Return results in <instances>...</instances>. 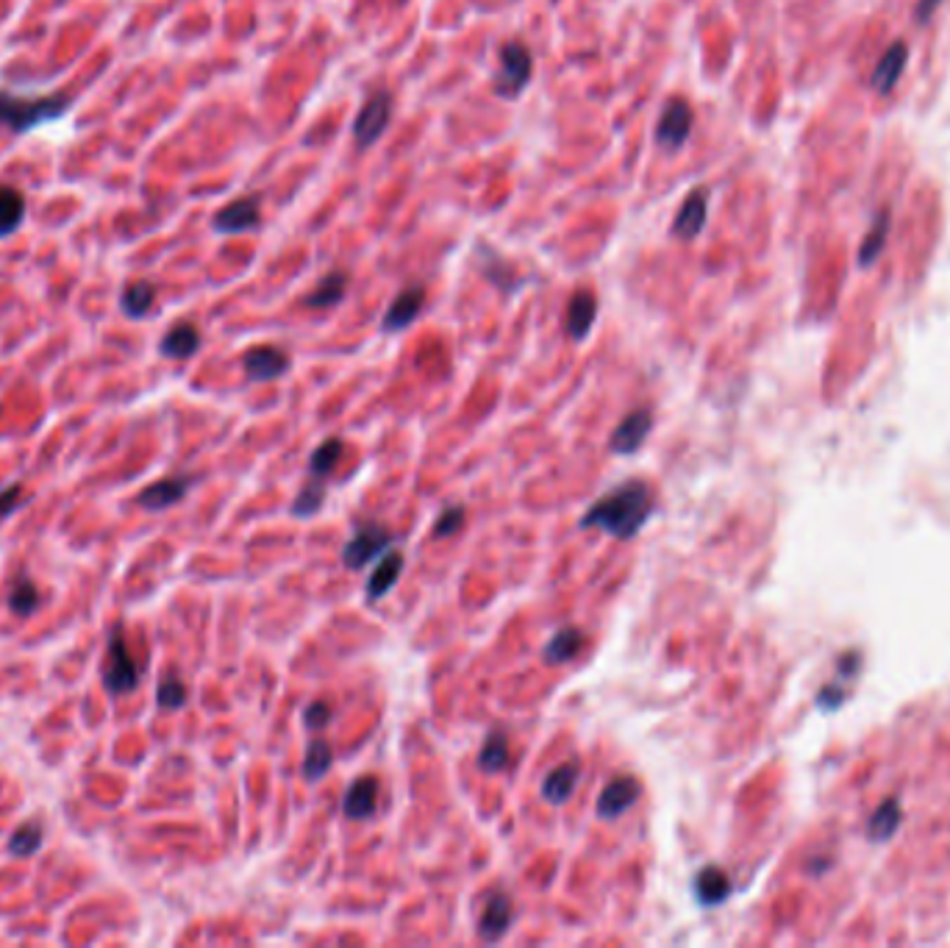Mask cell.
Instances as JSON below:
<instances>
[{
	"label": "cell",
	"mask_w": 950,
	"mask_h": 948,
	"mask_svg": "<svg viewBox=\"0 0 950 948\" xmlns=\"http://www.w3.org/2000/svg\"><path fill=\"white\" fill-rule=\"evenodd\" d=\"M461 523H464V509L461 507H450V509H445L442 514H439V520H437V525H434V538H450V534L453 532H459L461 529Z\"/></svg>",
	"instance_id": "35"
},
{
	"label": "cell",
	"mask_w": 950,
	"mask_h": 948,
	"mask_svg": "<svg viewBox=\"0 0 950 948\" xmlns=\"http://www.w3.org/2000/svg\"><path fill=\"white\" fill-rule=\"evenodd\" d=\"M378 793H382V784L376 777H362L347 788L345 793V815L351 821H362V817H370L378 806Z\"/></svg>",
	"instance_id": "16"
},
{
	"label": "cell",
	"mask_w": 950,
	"mask_h": 948,
	"mask_svg": "<svg viewBox=\"0 0 950 948\" xmlns=\"http://www.w3.org/2000/svg\"><path fill=\"white\" fill-rule=\"evenodd\" d=\"M323 501H325V485L317 479V476H314V479L306 481V485H303V490L297 492L292 512H295L297 518H312V514L320 512Z\"/></svg>",
	"instance_id": "32"
},
{
	"label": "cell",
	"mask_w": 950,
	"mask_h": 948,
	"mask_svg": "<svg viewBox=\"0 0 950 948\" xmlns=\"http://www.w3.org/2000/svg\"><path fill=\"white\" fill-rule=\"evenodd\" d=\"M639 793H643V788H639V782L634 777L612 779L598 799V815L601 817H620L623 812L631 810V806L637 804Z\"/></svg>",
	"instance_id": "13"
},
{
	"label": "cell",
	"mask_w": 950,
	"mask_h": 948,
	"mask_svg": "<svg viewBox=\"0 0 950 948\" xmlns=\"http://www.w3.org/2000/svg\"><path fill=\"white\" fill-rule=\"evenodd\" d=\"M70 106H73V97L64 95V92L45 97H23L0 90V128L12 134H29L34 128L48 126V123L62 121Z\"/></svg>",
	"instance_id": "2"
},
{
	"label": "cell",
	"mask_w": 950,
	"mask_h": 948,
	"mask_svg": "<svg viewBox=\"0 0 950 948\" xmlns=\"http://www.w3.org/2000/svg\"><path fill=\"white\" fill-rule=\"evenodd\" d=\"M139 676L143 668L132 659L126 646V637H123V628L117 626L108 637L106 646V663H103V687H106L112 696H126V692L137 690Z\"/></svg>",
	"instance_id": "3"
},
{
	"label": "cell",
	"mask_w": 950,
	"mask_h": 948,
	"mask_svg": "<svg viewBox=\"0 0 950 948\" xmlns=\"http://www.w3.org/2000/svg\"><path fill=\"white\" fill-rule=\"evenodd\" d=\"M156 698H159V707L161 709H178L187 704V687H184V681L178 679H165L159 685V692H156Z\"/></svg>",
	"instance_id": "34"
},
{
	"label": "cell",
	"mask_w": 950,
	"mask_h": 948,
	"mask_svg": "<svg viewBox=\"0 0 950 948\" xmlns=\"http://www.w3.org/2000/svg\"><path fill=\"white\" fill-rule=\"evenodd\" d=\"M937 7H939V0H920V3H917V9H915L917 23H926V20L931 18L933 12H937Z\"/></svg>",
	"instance_id": "38"
},
{
	"label": "cell",
	"mask_w": 950,
	"mask_h": 948,
	"mask_svg": "<svg viewBox=\"0 0 950 948\" xmlns=\"http://www.w3.org/2000/svg\"><path fill=\"white\" fill-rule=\"evenodd\" d=\"M584 646H586L584 632L575 626H564L558 628L556 635L551 637V643L545 646V659L551 665L570 663V659H575L581 652H584Z\"/></svg>",
	"instance_id": "22"
},
{
	"label": "cell",
	"mask_w": 950,
	"mask_h": 948,
	"mask_svg": "<svg viewBox=\"0 0 950 948\" xmlns=\"http://www.w3.org/2000/svg\"><path fill=\"white\" fill-rule=\"evenodd\" d=\"M345 290H347V275L342 273V270H334V273L320 279V284L314 287L312 295L306 298V306H314V309L336 306V303L345 298Z\"/></svg>",
	"instance_id": "25"
},
{
	"label": "cell",
	"mask_w": 950,
	"mask_h": 948,
	"mask_svg": "<svg viewBox=\"0 0 950 948\" xmlns=\"http://www.w3.org/2000/svg\"><path fill=\"white\" fill-rule=\"evenodd\" d=\"M23 501H25L23 487L20 485L3 487V490H0V523H3L7 518H12V514L23 507Z\"/></svg>",
	"instance_id": "36"
},
{
	"label": "cell",
	"mask_w": 950,
	"mask_h": 948,
	"mask_svg": "<svg viewBox=\"0 0 950 948\" xmlns=\"http://www.w3.org/2000/svg\"><path fill=\"white\" fill-rule=\"evenodd\" d=\"M695 126L692 106L683 97H672L661 110L659 123H656V143L665 150H678L689 139Z\"/></svg>",
	"instance_id": "6"
},
{
	"label": "cell",
	"mask_w": 950,
	"mask_h": 948,
	"mask_svg": "<svg viewBox=\"0 0 950 948\" xmlns=\"http://www.w3.org/2000/svg\"><path fill=\"white\" fill-rule=\"evenodd\" d=\"M40 846H42V826L36 821L20 823V826L12 832V837H9V854H14V857L20 860L34 857V854L40 852Z\"/></svg>",
	"instance_id": "29"
},
{
	"label": "cell",
	"mask_w": 950,
	"mask_h": 948,
	"mask_svg": "<svg viewBox=\"0 0 950 948\" xmlns=\"http://www.w3.org/2000/svg\"><path fill=\"white\" fill-rule=\"evenodd\" d=\"M509 754H512V751H509V735L495 729L484 740V749H481L479 754V765L484 768L487 773H498L509 765Z\"/></svg>",
	"instance_id": "28"
},
{
	"label": "cell",
	"mask_w": 950,
	"mask_h": 948,
	"mask_svg": "<svg viewBox=\"0 0 950 948\" xmlns=\"http://www.w3.org/2000/svg\"><path fill=\"white\" fill-rule=\"evenodd\" d=\"M389 543H393V538H389V532L384 529V525L378 523L362 525L359 532H356V538H353L351 543L345 545V551H342V562H345L351 571H359V567L367 565V562L376 560L382 551H387Z\"/></svg>",
	"instance_id": "8"
},
{
	"label": "cell",
	"mask_w": 950,
	"mask_h": 948,
	"mask_svg": "<svg viewBox=\"0 0 950 948\" xmlns=\"http://www.w3.org/2000/svg\"><path fill=\"white\" fill-rule=\"evenodd\" d=\"M512 898L507 896V893H492L490 902H487L484 913H481L479 918V935L481 940L487 942H495L501 940L503 935L509 931V926H512Z\"/></svg>",
	"instance_id": "15"
},
{
	"label": "cell",
	"mask_w": 950,
	"mask_h": 948,
	"mask_svg": "<svg viewBox=\"0 0 950 948\" xmlns=\"http://www.w3.org/2000/svg\"><path fill=\"white\" fill-rule=\"evenodd\" d=\"M189 490H192V479H189V476H170V479H161L156 481V485L145 487V490L139 492V503H143L145 509L161 512V509L181 501Z\"/></svg>",
	"instance_id": "17"
},
{
	"label": "cell",
	"mask_w": 950,
	"mask_h": 948,
	"mask_svg": "<svg viewBox=\"0 0 950 948\" xmlns=\"http://www.w3.org/2000/svg\"><path fill=\"white\" fill-rule=\"evenodd\" d=\"M578 777V765H573V762L558 765L556 771L547 773V779L542 782V799H545L547 804H564V801L575 793Z\"/></svg>",
	"instance_id": "23"
},
{
	"label": "cell",
	"mask_w": 950,
	"mask_h": 948,
	"mask_svg": "<svg viewBox=\"0 0 950 948\" xmlns=\"http://www.w3.org/2000/svg\"><path fill=\"white\" fill-rule=\"evenodd\" d=\"M242 365H246L251 382H273V378L284 376L290 371V356L281 348H273V345H259V348L248 351Z\"/></svg>",
	"instance_id": "11"
},
{
	"label": "cell",
	"mask_w": 950,
	"mask_h": 948,
	"mask_svg": "<svg viewBox=\"0 0 950 948\" xmlns=\"http://www.w3.org/2000/svg\"><path fill=\"white\" fill-rule=\"evenodd\" d=\"M654 514V492L645 481L631 479L601 496L581 518V529H604L617 540L637 538Z\"/></svg>",
	"instance_id": "1"
},
{
	"label": "cell",
	"mask_w": 950,
	"mask_h": 948,
	"mask_svg": "<svg viewBox=\"0 0 950 948\" xmlns=\"http://www.w3.org/2000/svg\"><path fill=\"white\" fill-rule=\"evenodd\" d=\"M729 876L720 868H703L698 879H695V896H698L700 904H720L729 896Z\"/></svg>",
	"instance_id": "26"
},
{
	"label": "cell",
	"mask_w": 950,
	"mask_h": 948,
	"mask_svg": "<svg viewBox=\"0 0 950 948\" xmlns=\"http://www.w3.org/2000/svg\"><path fill=\"white\" fill-rule=\"evenodd\" d=\"M598 317V298L589 290H578L567 303V314H564V329L573 340H584L595 326Z\"/></svg>",
	"instance_id": "14"
},
{
	"label": "cell",
	"mask_w": 950,
	"mask_h": 948,
	"mask_svg": "<svg viewBox=\"0 0 950 948\" xmlns=\"http://www.w3.org/2000/svg\"><path fill=\"white\" fill-rule=\"evenodd\" d=\"M331 762H334V754H331L328 743H323V740H314V743L306 749V760H303V777H306L309 782H320V779L328 773Z\"/></svg>",
	"instance_id": "31"
},
{
	"label": "cell",
	"mask_w": 950,
	"mask_h": 948,
	"mask_svg": "<svg viewBox=\"0 0 950 948\" xmlns=\"http://www.w3.org/2000/svg\"><path fill=\"white\" fill-rule=\"evenodd\" d=\"M154 301H156V287L150 284V281H132V284H126V290H123L121 309L126 317H132V321H143L145 314L154 309Z\"/></svg>",
	"instance_id": "24"
},
{
	"label": "cell",
	"mask_w": 950,
	"mask_h": 948,
	"mask_svg": "<svg viewBox=\"0 0 950 948\" xmlns=\"http://www.w3.org/2000/svg\"><path fill=\"white\" fill-rule=\"evenodd\" d=\"M262 223V198L259 195H246L237 198L215 215V231L217 235H246Z\"/></svg>",
	"instance_id": "7"
},
{
	"label": "cell",
	"mask_w": 950,
	"mask_h": 948,
	"mask_svg": "<svg viewBox=\"0 0 950 948\" xmlns=\"http://www.w3.org/2000/svg\"><path fill=\"white\" fill-rule=\"evenodd\" d=\"M331 718H334V712H331V707L325 701H314L312 707L303 712V720H306L309 729H323V726L331 723Z\"/></svg>",
	"instance_id": "37"
},
{
	"label": "cell",
	"mask_w": 950,
	"mask_h": 948,
	"mask_svg": "<svg viewBox=\"0 0 950 948\" xmlns=\"http://www.w3.org/2000/svg\"><path fill=\"white\" fill-rule=\"evenodd\" d=\"M422 306H426V287H406V290L395 298L393 306L387 309V314H384V332H400V329L411 326V323L417 321V314L422 312Z\"/></svg>",
	"instance_id": "12"
},
{
	"label": "cell",
	"mask_w": 950,
	"mask_h": 948,
	"mask_svg": "<svg viewBox=\"0 0 950 948\" xmlns=\"http://www.w3.org/2000/svg\"><path fill=\"white\" fill-rule=\"evenodd\" d=\"M42 598H40V590H36V584L31 582L25 573H20L18 579H14L12 584V593H9V610L14 612V615L20 617H29L34 615L36 610H40Z\"/></svg>",
	"instance_id": "27"
},
{
	"label": "cell",
	"mask_w": 950,
	"mask_h": 948,
	"mask_svg": "<svg viewBox=\"0 0 950 948\" xmlns=\"http://www.w3.org/2000/svg\"><path fill=\"white\" fill-rule=\"evenodd\" d=\"M389 117H393V97H389V92H376V95L367 97L359 117H356V123H353V137H356V145H359V148H370V145H376L378 139H382V134L387 132Z\"/></svg>",
	"instance_id": "5"
},
{
	"label": "cell",
	"mask_w": 950,
	"mask_h": 948,
	"mask_svg": "<svg viewBox=\"0 0 950 948\" xmlns=\"http://www.w3.org/2000/svg\"><path fill=\"white\" fill-rule=\"evenodd\" d=\"M531 75H534V56H531V51L525 48V42L509 40L507 45L501 48V70H498L495 81H492L495 92L501 97H507V101H514V97H520V92L529 86Z\"/></svg>",
	"instance_id": "4"
},
{
	"label": "cell",
	"mask_w": 950,
	"mask_h": 948,
	"mask_svg": "<svg viewBox=\"0 0 950 948\" xmlns=\"http://www.w3.org/2000/svg\"><path fill=\"white\" fill-rule=\"evenodd\" d=\"M650 429H654V415L648 409H634L631 415L623 417V424L617 426L615 435H612L609 448L615 454H634L643 448V442L648 440Z\"/></svg>",
	"instance_id": "10"
},
{
	"label": "cell",
	"mask_w": 950,
	"mask_h": 948,
	"mask_svg": "<svg viewBox=\"0 0 950 948\" xmlns=\"http://www.w3.org/2000/svg\"><path fill=\"white\" fill-rule=\"evenodd\" d=\"M400 573H404V554L400 551H387L378 567L373 571L370 582H367V598L378 601L398 584Z\"/></svg>",
	"instance_id": "21"
},
{
	"label": "cell",
	"mask_w": 950,
	"mask_h": 948,
	"mask_svg": "<svg viewBox=\"0 0 950 948\" xmlns=\"http://www.w3.org/2000/svg\"><path fill=\"white\" fill-rule=\"evenodd\" d=\"M706 218H709V189L698 187L683 198L681 209L672 220V235L678 240H695L703 231Z\"/></svg>",
	"instance_id": "9"
},
{
	"label": "cell",
	"mask_w": 950,
	"mask_h": 948,
	"mask_svg": "<svg viewBox=\"0 0 950 948\" xmlns=\"http://www.w3.org/2000/svg\"><path fill=\"white\" fill-rule=\"evenodd\" d=\"M340 457H342V442L340 440H325L323 446H320L317 451L312 454V462H309V470H312V476L323 479V476H328L331 470L336 468Z\"/></svg>",
	"instance_id": "33"
},
{
	"label": "cell",
	"mask_w": 950,
	"mask_h": 948,
	"mask_svg": "<svg viewBox=\"0 0 950 948\" xmlns=\"http://www.w3.org/2000/svg\"><path fill=\"white\" fill-rule=\"evenodd\" d=\"M159 348L167 360H189V356L198 354L200 332L192 323H176V326L165 334Z\"/></svg>",
	"instance_id": "19"
},
{
	"label": "cell",
	"mask_w": 950,
	"mask_h": 948,
	"mask_svg": "<svg viewBox=\"0 0 950 948\" xmlns=\"http://www.w3.org/2000/svg\"><path fill=\"white\" fill-rule=\"evenodd\" d=\"M25 223V198L20 189L0 184V240L12 237Z\"/></svg>",
	"instance_id": "20"
},
{
	"label": "cell",
	"mask_w": 950,
	"mask_h": 948,
	"mask_svg": "<svg viewBox=\"0 0 950 948\" xmlns=\"http://www.w3.org/2000/svg\"><path fill=\"white\" fill-rule=\"evenodd\" d=\"M887 235H889V212H881L876 218V223H873V229L867 231L865 240H862V251H859L862 264L876 262L878 253H881L884 246H887Z\"/></svg>",
	"instance_id": "30"
},
{
	"label": "cell",
	"mask_w": 950,
	"mask_h": 948,
	"mask_svg": "<svg viewBox=\"0 0 950 948\" xmlns=\"http://www.w3.org/2000/svg\"><path fill=\"white\" fill-rule=\"evenodd\" d=\"M906 62H909V48L898 40L892 48H887V53H884L881 59H878L870 84L876 86L878 92H889L895 84H898L900 75H904Z\"/></svg>",
	"instance_id": "18"
}]
</instances>
